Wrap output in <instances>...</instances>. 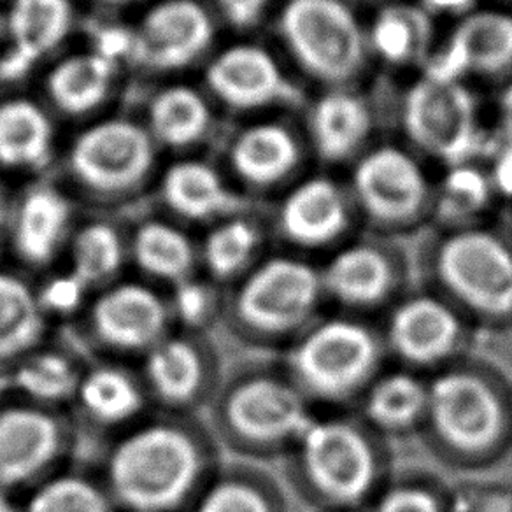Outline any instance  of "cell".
I'll return each mask as SVG.
<instances>
[{
    "label": "cell",
    "instance_id": "7dc6e473",
    "mask_svg": "<svg viewBox=\"0 0 512 512\" xmlns=\"http://www.w3.org/2000/svg\"><path fill=\"white\" fill-rule=\"evenodd\" d=\"M0 512H23L22 500H18L11 493L0 491Z\"/></svg>",
    "mask_w": 512,
    "mask_h": 512
},
{
    "label": "cell",
    "instance_id": "603a6c76",
    "mask_svg": "<svg viewBox=\"0 0 512 512\" xmlns=\"http://www.w3.org/2000/svg\"><path fill=\"white\" fill-rule=\"evenodd\" d=\"M88 362L65 342L50 337L4 369L6 392L41 406L71 407Z\"/></svg>",
    "mask_w": 512,
    "mask_h": 512
},
{
    "label": "cell",
    "instance_id": "d4e9b609",
    "mask_svg": "<svg viewBox=\"0 0 512 512\" xmlns=\"http://www.w3.org/2000/svg\"><path fill=\"white\" fill-rule=\"evenodd\" d=\"M190 512H290L288 490L262 463L235 458L221 463Z\"/></svg>",
    "mask_w": 512,
    "mask_h": 512
},
{
    "label": "cell",
    "instance_id": "52a82bcc",
    "mask_svg": "<svg viewBox=\"0 0 512 512\" xmlns=\"http://www.w3.org/2000/svg\"><path fill=\"white\" fill-rule=\"evenodd\" d=\"M279 358L318 413L355 411L370 383L390 365L379 320L330 309Z\"/></svg>",
    "mask_w": 512,
    "mask_h": 512
},
{
    "label": "cell",
    "instance_id": "5bb4252c",
    "mask_svg": "<svg viewBox=\"0 0 512 512\" xmlns=\"http://www.w3.org/2000/svg\"><path fill=\"white\" fill-rule=\"evenodd\" d=\"M356 206L381 235L420 225L434 207L428 183L413 158L381 148L363 158L355 174Z\"/></svg>",
    "mask_w": 512,
    "mask_h": 512
},
{
    "label": "cell",
    "instance_id": "44dd1931",
    "mask_svg": "<svg viewBox=\"0 0 512 512\" xmlns=\"http://www.w3.org/2000/svg\"><path fill=\"white\" fill-rule=\"evenodd\" d=\"M213 39V25L192 0L158 4L144 18L137 53L157 69H178L199 57Z\"/></svg>",
    "mask_w": 512,
    "mask_h": 512
},
{
    "label": "cell",
    "instance_id": "4dcf8cb0",
    "mask_svg": "<svg viewBox=\"0 0 512 512\" xmlns=\"http://www.w3.org/2000/svg\"><path fill=\"white\" fill-rule=\"evenodd\" d=\"M299 144L286 128L258 125L248 128L232 148V165L246 183L276 185L299 165Z\"/></svg>",
    "mask_w": 512,
    "mask_h": 512
},
{
    "label": "cell",
    "instance_id": "277c9868",
    "mask_svg": "<svg viewBox=\"0 0 512 512\" xmlns=\"http://www.w3.org/2000/svg\"><path fill=\"white\" fill-rule=\"evenodd\" d=\"M207 413V425L223 451L262 463L283 460L318 411L279 356H255L225 370Z\"/></svg>",
    "mask_w": 512,
    "mask_h": 512
},
{
    "label": "cell",
    "instance_id": "ffe728a7",
    "mask_svg": "<svg viewBox=\"0 0 512 512\" xmlns=\"http://www.w3.org/2000/svg\"><path fill=\"white\" fill-rule=\"evenodd\" d=\"M71 206L53 188H37L23 199L11 225V249L18 269L32 278L53 271L69 249Z\"/></svg>",
    "mask_w": 512,
    "mask_h": 512
},
{
    "label": "cell",
    "instance_id": "3957f363",
    "mask_svg": "<svg viewBox=\"0 0 512 512\" xmlns=\"http://www.w3.org/2000/svg\"><path fill=\"white\" fill-rule=\"evenodd\" d=\"M392 441L356 411L318 413L283 456V481L313 512H365L395 472Z\"/></svg>",
    "mask_w": 512,
    "mask_h": 512
},
{
    "label": "cell",
    "instance_id": "7402d4cb",
    "mask_svg": "<svg viewBox=\"0 0 512 512\" xmlns=\"http://www.w3.org/2000/svg\"><path fill=\"white\" fill-rule=\"evenodd\" d=\"M427 399V376L390 363L370 383L355 411L377 434L393 441L420 434Z\"/></svg>",
    "mask_w": 512,
    "mask_h": 512
},
{
    "label": "cell",
    "instance_id": "681fc988",
    "mask_svg": "<svg viewBox=\"0 0 512 512\" xmlns=\"http://www.w3.org/2000/svg\"><path fill=\"white\" fill-rule=\"evenodd\" d=\"M107 2H130V0H107Z\"/></svg>",
    "mask_w": 512,
    "mask_h": 512
},
{
    "label": "cell",
    "instance_id": "c3c4849f",
    "mask_svg": "<svg viewBox=\"0 0 512 512\" xmlns=\"http://www.w3.org/2000/svg\"><path fill=\"white\" fill-rule=\"evenodd\" d=\"M6 221H8V209H6V202H4V197L0 192V230L6 227Z\"/></svg>",
    "mask_w": 512,
    "mask_h": 512
},
{
    "label": "cell",
    "instance_id": "f546056e",
    "mask_svg": "<svg viewBox=\"0 0 512 512\" xmlns=\"http://www.w3.org/2000/svg\"><path fill=\"white\" fill-rule=\"evenodd\" d=\"M311 132L321 158L342 162L353 157L369 137V109L353 93H328L314 106Z\"/></svg>",
    "mask_w": 512,
    "mask_h": 512
},
{
    "label": "cell",
    "instance_id": "b9f144b4",
    "mask_svg": "<svg viewBox=\"0 0 512 512\" xmlns=\"http://www.w3.org/2000/svg\"><path fill=\"white\" fill-rule=\"evenodd\" d=\"M36 285L39 302L51 323L57 320L76 323L93 297L92 290L67 267L39 276Z\"/></svg>",
    "mask_w": 512,
    "mask_h": 512
},
{
    "label": "cell",
    "instance_id": "2e32d148",
    "mask_svg": "<svg viewBox=\"0 0 512 512\" xmlns=\"http://www.w3.org/2000/svg\"><path fill=\"white\" fill-rule=\"evenodd\" d=\"M72 167L93 192L118 195L136 188L153 162L150 139L130 121H106L86 130L72 150Z\"/></svg>",
    "mask_w": 512,
    "mask_h": 512
},
{
    "label": "cell",
    "instance_id": "9c48e42d",
    "mask_svg": "<svg viewBox=\"0 0 512 512\" xmlns=\"http://www.w3.org/2000/svg\"><path fill=\"white\" fill-rule=\"evenodd\" d=\"M76 323L100 358L118 362H139L174 330L167 292L127 276L93 293Z\"/></svg>",
    "mask_w": 512,
    "mask_h": 512
},
{
    "label": "cell",
    "instance_id": "4316f807",
    "mask_svg": "<svg viewBox=\"0 0 512 512\" xmlns=\"http://www.w3.org/2000/svg\"><path fill=\"white\" fill-rule=\"evenodd\" d=\"M200 272L228 290L271 255L264 228L246 214L218 221L199 246Z\"/></svg>",
    "mask_w": 512,
    "mask_h": 512
},
{
    "label": "cell",
    "instance_id": "ab89813d",
    "mask_svg": "<svg viewBox=\"0 0 512 512\" xmlns=\"http://www.w3.org/2000/svg\"><path fill=\"white\" fill-rule=\"evenodd\" d=\"M490 179L469 165H456L442 183L432 213L444 230L477 225L479 214L490 204Z\"/></svg>",
    "mask_w": 512,
    "mask_h": 512
},
{
    "label": "cell",
    "instance_id": "836d02e7",
    "mask_svg": "<svg viewBox=\"0 0 512 512\" xmlns=\"http://www.w3.org/2000/svg\"><path fill=\"white\" fill-rule=\"evenodd\" d=\"M51 125L39 107L27 100L0 106V164L41 167L48 162Z\"/></svg>",
    "mask_w": 512,
    "mask_h": 512
},
{
    "label": "cell",
    "instance_id": "7a4b0ae2",
    "mask_svg": "<svg viewBox=\"0 0 512 512\" xmlns=\"http://www.w3.org/2000/svg\"><path fill=\"white\" fill-rule=\"evenodd\" d=\"M421 442L455 472H483L512 453V377L470 351L428 376Z\"/></svg>",
    "mask_w": 512,
    "mask_h": 512
},
{
    "label": "cell",
    "instance_id": "f6af8a7d",
    "mask_svg": "<svg viewBox=\"0 0 512 512\" xmlns=\"http://www.w3.org/2000/svg\"><path fill=\"white\" fill-rule=\"evenodd\" d=\"M474 0H423V4L432 11H446V13H460L469 8Z\"/></svg>",
    "mask_w": 512,
    "mask_h": 512
},
{
    "label": "cell",
    "instance_id": "e575fe53",
    "mask_svg": "<svg viewBox=\"0 0 512 512\" xmlns=\"http://www.w3.org/2000/svg\"><path fill=\"white\" fill-rule=\"evenodd\" d=\"M365 512H456L455 490L434 470L395 469Z\"/></svg>",
    "mask_w": 512,
    "mask_h": 512
},
{
    "label": "cell",
    "instance_id": "7c38bea8",
    "mask_svg": "<svg viewBox=\"0 0 512 512\" xmlns=\"http://www.w3.org/2000/svg\"><path fill=\"white\" fill-rule=\"evenodd\" d=\"M153 411L200 416L213 402L227 367L211 334L172 330L139 360Z\"/></svg>",
    "mask_w": 512,
    "mask_h": 512
},
{
    "label": "cell",
    "instance_id": "30bf717a",
    "mask_svg": "<svg viewBox=\"0 0 512 512\" xmlns=\"http://www.w3.org/2000/svg\"><path fill=\"white\" fill-rule=\"evenodd\" d=\"M328 309L379 320L413 288V264L386 235L351 239L321 260Z\"/></svg>",
    "mask_w": 512,
    "mask_h": 512
},
{
    "label": "cell",
    "instance_id": "8d00e7d4",
    "mask_svg": "<svg viewBox=\"0 0 512 512\" xmlns=\"http://www.w3.org/2000/svg\"><path fill=\"white\" fill-rule=\"evenodd\" d=\"M109 81L111 60L106 55H79L51 72L50 95L67 113H86L104 100Z\"/></svg>",
    "mask_w": 512,
    "mask_h": 512
},
{
    "label": "cell",
    "instance_id": "5b68a950",
    "mask_svg": "<svg viewBox=\"0 0 512 512\" xmlns=\"http://www.w3.org/2000/svg\"><path fill=\"white\" fill-rule=\"evenodd\" d=\"M420 285L448 300L477 330L512 328V239L493 228L442 230L416 256Z\"/></svg>",
    "mask_w": 512,
    "mask_h": 512
},
{
    "label": "cell",
    "instance_id": "7bdbcfd3",
    "mask_svg": "<svg viewBox=\"0 0 512 512\" xmlns=\"http://www.w3.org/2000/svg\"><path fill=\"white\" fill-rule=\"evenodd\" d=\"M269 0H218L223 13L235 27H249L264 13Z\"/></svg>",
    "mask_w": 512,
    "mask_h": 512
},
{
    "label": "cell",
    "instance_id": "8fae6325",
    "mask_svg": "<svg viewBox=\"0 0 512 512\" xmlns=\"http://www.w3.org/2000/svg\"><path fill=\"white\" fill-rule=\"evenodd\" d=\"M392 365L432 376L472 351L476 328L441 295L413 286L379 318Z\"/></svg>",
    "mask_w": 512,
    "mask_h": 512
},
{
    "label": "cell",
    "instance_id": "f1b7e54d",
    "mask_svg": "<svg viewBox=\"0 0 512 512\" xmlns=\"http://www.w3.org/2000/svg\"><path fill=\"white\" fill-rule=\"evenodd\" d=\"M164 199L172 213L188 221H218L246 211V200L228 190L213 169L199 162L172 167L164 179Z\"/></svg>",
    "mask_w": 512,
    "mask_h": 512
},
{
    "label": "cell",
    "instance_id": "60d3db41",
    "mask_svg": "<svg viewBox=\"0 0 512 512\" xmlns=\"http://www.w3.org/2000/svg\"><path fill=\"white\" fill-rule=\"evenodd\" d=\"M167 297L176 330L211 334V330L223 321L227 290L202 272L172 286L167 290Z\"/></svg>",
    "mask_w": 512,
    "mask_h": 512
},
{
    "label": "cell",
    "instance_id": "83f0119b",
    "mask_svg": "<svg viewBox=\"0 0 512 512\" xmlns=\"http://www.w3.org/2000/svg\"><path fill=\"white\" fill-rule=\"evenodd\" d=\"M71 25L69 0H15L9 30L15 50L2 64L4 76L13 78L53 50Z\"/></svg>",
    "mask_w": 512,
    "mask_h": 512
},
{
    "label": "cell",
    "instance_id": "ac0fdd59",
    "mask_svg": "<svg viewBox=\"0 0 512 512\" xmlns=\"http://www.w3.org/2000/svg\"><path fill=\"white\" fill-rule=\"evenodd\" d=\"M71 407L83 425L111 439L153 411L139 370L106 358L86 365Z\"/></svg>",
    "mask_w": 512,
    "mask_h": 512
},
{
    "label": "cell",
    "instance_id": "ee69618b",
    "mask_svg": "<svg viewBox=\"0 0 512 512\" xmlns=\"http://www.w3.org/2000/svg\"><path fill=\"white\" fill-rule=\"evenodd\" d=\"M491 181L498 192L504 193L505 197H512V141L500 151Z\"/></svg>",
    "mask_w": 512,
    "mask_h": 512
},
{
    "label": "cell",
    "instance_id": "e0dca14e",
    "mask_svg": "<svg viewBox=\"0 0 512 512\" xmlns=\"http://www.w3.org/2000/svg\"><path fill=\"white\" fill-rule=\"evenodd\" d=\"M355 213L341 188L328 179H309L297 186L279 207L278 227L288 251L327 258L351 241Z\"/></svg>",
    "mask_w": 512,
    "mask_h": 512
},
{
    "label": "cell",
    "instance_id": "bcb514c9",
    "mask_svg": "<svg viewBox=\"0 0 512 512\" xmlns=\"http://www.w3.org/2000/svg\"><path fill=\"white\" fill-rule=\"evenodd\" d=\"M502 116H504V128L509 141H512V85L505 90L502 97Z\"/></svg>",
    "mask_w": 512,
    "mask_h": 512
},
{
    "label": "cell",
    "instance_id": "ba28073f",
    "mask_svg": "<svg viewBox=\"0 0 512 512\" xmlns=\"http://www.w3.org/2000/svg\"><path fill=\"white\" fill-rule=\"evenodd\" d=\"M78 427L64 409L0 393V491L18 497L69 467Z\"/></svg>",
    "mask_w": 512,
    "mask_h": 512
},
{
    "label": "cell",
    "instance_id": "d590c367",
    "mask_svg": "<svg viewBox=\"0 0 512 512\" xmlns=\"http://www.w3.org/2000/svg\"><path fill=\"white\" fill-rule=\"evenodd\" d=\"M451 41L462 51L469 72L498 74L512 65V18L477 13L453 32Z\"/></svg>",
    "mask_w": 512,
    "mask_h": 512
},
{
    "label": "cell",
    "instance_id": "cb8c5ba5",
    "mask_svg": "<svg viewBox=\"0 0 512 512\" xmlns=\"http://www.w3.org/2000/svg\"><path fill=\"white\" fill-rule=\"evenodd\" d=\"M128 264L136 269L137 278L167 292L199 274V246L172 223L146 221L128 239Z\"/></svg>",
    "mask_w": 512,
    "mask_h": 512
},
{
    "label": "cell",
    "instance_id": "74e56055",
    "mask_svg": "<svg viewBox=\"0 0 512 512\" xmlns=\"http://www.w3.org/2000/svg\"><path fill=\"white\" fill-rule=\"evenodd\" d=\"M150 118L160 141L181 148L204 136L209 125V109L192 88L174 86L153 100Z\"/></svg>",
    "mask_w": 512,
    "mask_h": 512
},
{
    "label": "cell",
    "instance_id": "d6a6232c",
    "mask_svg": "<svg viewBox=\"0 0 512 512\" xmlns=\"http://www.w3.org/2000/svg\"><path fill=\"white\" fill-rule=\"evenodd\" d=\"M23 512H120L99 474L65 467L22 498Z\"/></svg>",
    "mask_w": 512,
    "mask_h": 512
},
{
    "label": "cell",
    "instance_id": "4fadbf2b",
    "mask_svg": "<svg viewBox=\"0 0 512 512\" xmlns=\"http://www.w3.org/2000/svg\"><path fill=\"white\" fill-rule=\"evenodd\" d=\"M281 34L313 78L342 85L362 69V30L341 0H290L281 15Z\"/></svg>",
    "mask_w": 512,
    "mask_h": 512
},
{
    "label": "cell",
    "instance_id": "f35d334b",
    "mask_svg": "<svg viewBox=\"0 0 512 512\" xmlns=\"http://www.w3.org/2000/svg\"><path fill=\"white\" fill-rule=\"evenodd\" d=\"M430 23L420 9L393 6L379 13L370 30L374 50L390 64H406L427 51Z\"/></svg>",
    "mask_w": 512,
    "mask_h": 512
},
{
    "label": "cell",
    "instance_id": "6da1fadb",
    "mask_svg": "<svg viewBox=\"0 0 512 512\" xmlns=\"http://www.w3.org/2000/svg\"><path fill=\"white\" fill-rule=\"evenodd\" d=\"M223 462L204 418L151 411L109 441L99 476L120 512H190Z\"/></svg>",
    "mask_w": 512,
    "mask_h": 512
},
{
    "label": "cell",
    "instance_id": "9a60e30c",
    "mask_svg": "<svg viewBox=\"0 0 512 512\" xmlns=\"http://www.w3.org/2000/svg\"><path fill=\"white\" fill-rule=\"evenodd\" d=\"M404 125L421 150L453 167L467 164L481 148L476 104L462 83L441 85L421 79L407 93Z\"/></svg>",
    "mask_w": 512,
    "mask_h": 512
},
{
    "label": "cell",
    "instance_id": "d6986e66",
    "mask_svg": "<svg viewBox=\"0 0 512 512\" xmlns=\"http://www.w3.org/2000/svg\"><path fill=\"white\" fill-rule=\"evenodd\" d=\"M213 92L237 109L300 106L302 92L286 78L274 58L256 46H235L207 69Z\"/></svg>",
    "mask_w": 512,
    "mask_h": 512
},
{
    "label": "cell",
    "instance_id": "8992f818",
    "mask_svg": "<svg viewBox=\"0 0 512 512\" xmlns=\"http://www.w3.org/2000/svg\"><path fill=\"white\" fill-rule=\"evenodd\" d=\"M327 311L320 262L286 249L228 288L221 325L244 346L281 355Z\"/></svg>",
    "mask_w": 512,
    "mask_h": 512
},
{
    "label": "cell",
    "instance_id": "484cf974",
    "mask_svg": "<svg viewBox=\"0 0 512 512\" xmlns=\"http://www.w3.org/2000/svg\"><path fill=\"white\" fill-rule=\"evenodd\" d=\"M50 330L36 278L18 267H0V370L46 341Z\"/></svg>",
    "mask_w": 512,
    "mask_h": 512
},
{
    "label": "cell",
    "instance_id": "1f68e13d",
    "mask_svg": "<svg viewBox=\"0 0 512 512\" xmlns=\"http://www.w3.org/2000/svg\"><path fill=\"white\" fill-rule=\"evenodd\" d=\"M67 269L74 272L93 293L125 278L128 239L104 221H93L72 235L67 249Z\"/></svg>",
    "mask_w": 512,
    "mask_h": 512
}]
</instances>
